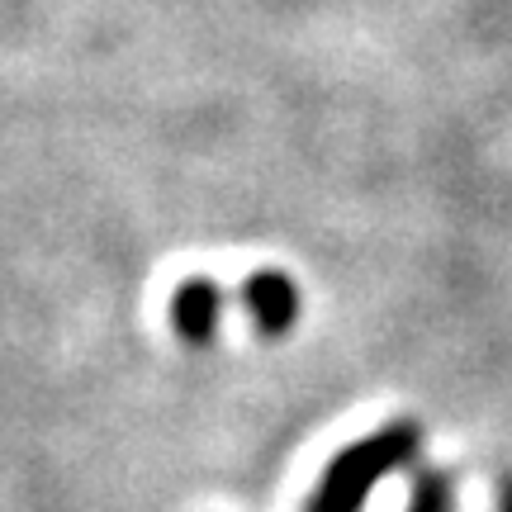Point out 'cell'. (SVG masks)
<instances>
[{"label":"cell","mask_w":512,"mask_h":512,"mask_svg":"<svg viewBox=\"0 0 512 512\" xmlns=\"http://www.w3.org/2000/svg\"><path fill=\"white\" fill-rule=\"evenodd\" d=\"M498 512H512V479H503V494H498Z\"/></svg>","instance_id":"5b68a950"},{"label":"cell","mask_w":512,"mask_h":512,"mask_svg":"<svg viewBox=\"0 0 512 512\" xmlns=\"http://www.w3.org/2000/svg\"><path fill=\"white\" fill-rule=\"evenodd\" d=\"M418 456H422L418 422H389L380 432L351 441L347 451L323 470V479H318V489L309 498V512H361L380 479H389L403 465H413Z\"/></svg>","instance_id":"6da1fadb"},{"label":"cell","mask_w":512,"mask_h":512,"mask_svg":"<svg viewBox=\"0 0 512 512\" xmlns=\"http://www.w3.org/2000/svg\"><path fill=\"white\" fill-rule=\"evenodd\" d=\"M223 309H228V299H223L219 285L195 275V280L176 285V294H171V328H176V337L190 342V347H209V342L219 337Z\"/></svg>","instance_id":"3957f363"},{"label":"cell","mask_w":512,"mask_h":512,"mask_svg":"<svg viewBox=\"0 0 512 512\" xmlns=\"http://www.w3.org/2000/svg\"><path fill=\"white\" fill-rule=\"evenodd\" d=\"M242 309L252 313L261 337H285L299 323L304 299H299V285L285 271H261L242 285Z\"/></svg>","instance_id":"7a4b0ae2"},{"label":"cell","mask_w":512,"mask_h":512,"mask_svg":"<svg viewBox=\"0 0 512 512\" xmlns=\"http://www.w3.org/2000/svg\"><path fill=\"white\" fill-rule=\"evenodd\" d=\"M408 512H456V479L446 470H418L408 489Z\"/></svg>","instance_id":"277c9868"}]
</instances>
